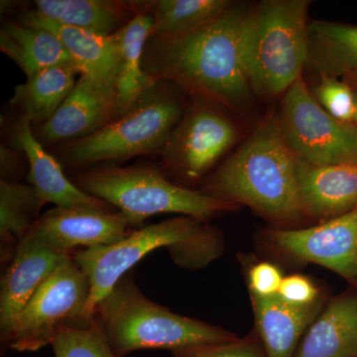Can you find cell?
<instances>
[{"label": "cell", "mask_w": 357, "mask_h": 357, "mask_svg": "<svg viewBox=\"0 0 357 357\" xmlns=\"http://www.w3.org/2000/svg\"><path fill=\"white\" fill-rule=\"evenodd\" d=\"M256 328L266 357H294L301 338L321 311V300L297 307L280 298L250 295Z\"/></svg>", "instance_id": "d6986e66"}, {"label": "cell", "mask_w": 357, "mask_h": 357, "mask_svg": "<svg viewBox=\"0 0 357 357\" xmlns=\"http://www.w3.org/2000/svg\"><path fill=\"white\" fill-rule=\"evenodd\" d=\"M81 76L74 62L63 63L27 77L14 88L10 105L31 122L33 128L50 121L76 86Z\"/></svg>", "instance_id": "7402d4cb"}, {"label": "cell", "mask_w": 357, "mask_h": 357, "mask_svg": "<svg viewBox=\"0 0 357 357\" xmlns=\"http://www.w3.org/2000/svg\"><path fill=\"white\" fill-rule=\"evenodd\" d=\"M312 93L321 107L337 121L354 124L356 91L337 77L321 76Z\"/></svg>", "instance_id": "83f0119b"}, {"label": "cell", "mask_w": 357, "mask_h": 357, "mask_svg": "<svg viewBox=\"0 0 357 357\" xmlns=\"http://www.w3.org/2000/svg\"><path fill=\"white\" fill-rule=\"evenodd\" d=\"M70 180L82 191L121 211L137 229L146 218L161 213L206 222L236 208L199 190L175 184L159 166L105 164L79 171Z\"/></svg>", "instance_id": "52a82bcc"}, {"label": "cell", "mask_w": 357, "mask_h": 357, "mask_svg": "<svg viewBox=\"0 0 357 357\" xmlns=\"http://www.w3.org/2000/svg\"><path fill=\"white\" fill-rule=\"evenodd\" d=\"M93 319L116 357L142 349L173 351L238 338L225 328L176 314L150 300L136 284L132 270L98 302Z\"/></svg>", "instance_id": "277c9868"}, {"label": "cell", "mask_w": 357, "mask_h": 357, "mask_svg": "<svg viewBox=\"0 0 357 357\" xmlns=\"http://www.w3.org/2000/svg\"><path fill=\"white\" fill-rule=\"evenodd\" d=\"M354 126L357 128V91H356V117H354Z\"/></svg>", "instance_id": "d6a6232c"}, {"label": "cell", "mask_w": 357, "mask_h": 357, "mask_svg": "<svg viewBox=\"0 0 357 357\" xmlns=\"http://www.w3.org/2000/svg\"><path fill=\"white\" fill-rule=\"evenodd\" d=\"M73 255L24 238L6 268L0 285V333L13 325L34 294Z\"/></svg>", "instance_id": "9a60e30c"}, {"label": "cell", "mask_w": 357, "mask_h": 357, "mask_svg": "<svg viewBox=\"0 0 357 357\" xmlns=\"http://www.w3.org/2000/svg\"><path fill=\"white\" fill-rule=\"evenodd\" d=\"M297 164L277 114L267 115L199 191L236 206L244 204L272 220L290 222L304 215Z\"/></svg>", "instance_id": "7a4b0ae2"}, {"label": "cell", "mask_w": 357, "mask_h": 357, "mask_svg": "<svg viewBox=\"0 0 357 357\" xmlns=\"http://www.w3.org/2000/svg\"><path fill=\"white\" fill-rule=\"evenodd\" d=\"M13 143L24 154L28 163V182L36 190L44 206H89L114 211V206L82 191L65 175L62 164L37 139L31 122L22 115L14 122Z\"/></svg>", "instance_id": "5bb4252c"}, {"label": "cell", "mask_w": 357, "mask_h": 357, "mask_svg": "<svg viewBox=\"0 0 357 357\" xmlns=\"http://www.w3.org/2000/svg\"><path fill=\"white\" fill-rule=\"evenodd\" d=\"M270 239L286 255L316 263L357 285V208L302 229H275Z\"/></svg>", "instance_id": "4fadbf2b"}, {"label": "cell", "mask_w": 357, "mask_h": 357, "mask_svg": "<svg viewBox=\"0 0 357 357\" xmlns=\"http://www.w3.org/2000/svg\"><path fill=\"white\" fill-rule=\"evenodd\" d=\"M307 67L319 77L342 79L357 91V25L311 21Z\"/></svg>", "instance_id": "44dd1931"}, {"label": "cell", "mask_w": 357, "mask_h": 357, "mask_svg": "<svg viewBox=\"0 0 357 357\" xmlns=\"http://www.w3.org/2000/svg\"><path fill=\"white\" fill-rule=\"evenodd\" d=\"M160 248H165L178 266L198 269L220 255L222 236L206 222L178 215L135 229L112 245L75 251L73 259L91 284L88 319H93L96 305L124 274Z\"/></svg>", "instance_id": "3957f363"}, {"label": "cell", "mask_w": 357, "mask_h": 357, "mask_svg": "<svg viewBox=\"0 0 357 357\" xmlns=\"http://www.w3.org/2000/svg\"><path fill=\"white\" fill-rule=\"evenodd\" d=\"M250 4L234 2L208 24L181 36L150 35L142 66L154 81L175 84L192 98H204L243 115L253 95L243 54L244 22Z\"/></svg>", "instance_id": "6da1fadb"}, {"label": "cell", "mask_w": 357, "mask_h": 357, "mask_svg": "<svg viewBox=\"0 0 357 357\" xmlns=\"http://www.w3.org/2000/svg\"><path fill=\"white\" fill-rule=\"evenodd\" d=\"M230 0H153L148 13L153 18L152 36H181L199 29L225 13Z\"/></svg>", "instance_id": "484cf974"}, {"label": "cell", "mask_w": 357, "mask_h": 357, "mask_svg": "<svg viewBox=\"0 0 357 357\" xmlns=\"http://www.w3.org/2000/svg\"><path fill=\"white\" fill-rule=\"evenodd\" d=\"M241 135L234 112L220 103L190 96L159 164L169 180L188 188L204 182L220 165Z\"/></svg>", "instance_id": "ba28073f"}, {"label": "cell", "mask_w": 357, "mask_h": 357, "mask_svg": "<svg viewBox=\"0 0 357 357\" xmlns=\"http://www.w3.org/2000/svg\"><path fill=\"white\" fill-rule=\"evenodd\" d=\"M284 276L278 266L270 262H260L251 268L248 274L250 295L269 298L277 296Z\"/></svg>", "instance_id": "4dcf8cb0"}, {"label": "cell", "mask_w": 357, "mask_h": 357, "mask_svg": "<svg viewBox=\"0 0 357 357\" xmlns=\"http://www.w3.org/2000/svg\"><path fill=\"white\" fill-rule=\"evenodd\" d=\"M55 357H116L100 325L65 326L52 342Z\"/></svg>", "instance_id": "4316f807"}, {"label": "cell", "mask_w": 357, "mask_h": 357, "mask_svg": "<svg viewBox=\"0 0 357 357\" xmlns=\"http://www.w3.org/2000/svg\"><path fill=\"white\" fill-rule=\"evenodd\" d=\"M91 284L73 255L51 275L13 325L0 333L4 351L35 352L52 344L61 328L89 325Z\"/></svg>", "instance_id": "9c48e42d"}, {"label": "cell", "mask_w": 357, "mask_h": 357, "mask_svg": "<svg viewBox=\"0 0 357 357\" xmlns=\"http://www.w3.org/2000/svg\"><path fill=\"white\" fill-rule=\"evenodd\" d=\"M0 50L27 77L54 66L73 62L56 35L15 18L6 21L0 29Z\"/></svg>", "instance_id": "603a6c76"}, {"label": "cell", "mask_w": 357, "mask_h": 357, "mask_svg": "<svg viewBox=\"0 0 357 357\" xmlns=\"http://www.w3.org/2000/svg\"><path fill=\"white\" fill-rule=\"evenodd\" d=\"M309 0H263L250 4L243 26V54L255 96H283L309 58Z\"/></svg>", "instance_id": "8992f818"}, {"label": "cell", "mask_w": 357, "mask_h": 357, "mask_svg": "<svg viewBox=\"0 0 357 357\" xmlns=\"http://www.w3.org/2000/svg\"><path fill=\"white\" fill-rule=\"evenodd\" d=\"M137 229L121 211L95 206L56 208L42 213L25 238L61 251L109 246Z\"/></svg>", "instance_id": "8fae6325"}, {"label": "cell", "mask_w": 357, "mask_h": 357, "mask_svg": "<svg viewBox=\"0 0 357 357\" xmlns=\"http://www.w3.org/2000/svg\"><path fill=\"white\" fill-rule=\"evenodd\" d=\"M297 178L304 215L328 220L357 208V162L312 165L298 159Z\"/></svg>", "instance_id": "2e32d148"}, {"label": "cell", "mask_w": 357, "mask_h": 357, "mask_svg": "<svg viewBox=\"0 0 357 357\" xmlns=\"http://www.w3.org/2000/svg\"><path fill=\"white\" fill-rule=\"evenodd\" d=\"M294 357H357V294L331 301L307 328Z\"/></svg>", "instance_id": "ffe728a7"}, {"label": "cell", "mask_w": 357, "mask_h": 357, "mask_svg": "<svg viewBox=\"0 0 357 357\" xmlns=\"http://www.w3.org/2000/svg\"><path fill=\"white\" fill-rule=\"evenodd\" d=\"M15 20L44 28L56 35L82 75L116 84L119 52L115 35L98 33L57 24L24 9Z\"/></svg>", "instance_id": "ac0fdd59"}, {"label": "cell", "mask_w": 357, "mask_h": 357, "mask_svg": "<svg viewBox=\"0 0 357 357\" xmlns=\"http://www.w3.org/2000/svg\"><path fill=\"white\" fill-rule=\"evenodd\" d=\"M171 352L173 357H266L261 342L250 337L222 344L195 345Z\"/></svg>", "instance_id": "f1b7e54d"}, {"label": "cell", "mask_w": 357, "mask_h": 357, "mask_svg": "<svg viewBox=\"0 0 357 357\" xmlns=\"http://www.w3.org/2000/svg\"><path fill=\"white\" fill-rule=\"evenodd\" d=\"M190 96L175 84L156 81L121 117L88 137L59 145L58 157L73 172L141 156H161Z\"/></svg>", "instance_id": "5b68a950"}, {"label": "cell", "mask_w": 357, "mask_h": 357, "mask_svg": "<svg viewBox=\"0 0 357 357\" xmlns=\"http://www.w3.org/2000/svg\"><path fill=\"white\" fill-rule=\"evenodd\" d=\"M153 18L148 13L147 1L146 10L138 14L114 34L119 52L116 89L123 114L156 82L148 76L142 66L145 44L151 34Z\"/></svg>", "instance_id": "cb8c5ba5"}, {"label": "cell", "mask_w": 357, "mask_h": 357, "mask_svg": "<svg viewBox=\"0 0 357 357\" xmlns=\"http://www.w3.org/2000/svg\"><path fill=\"white\" fill-rule=\"evenodd\" d=\"M29 9L40 17L112 36L146 10L147 1L133 0H35Z\"/></svg>", "instance_id": "e0dca14e"}, {"label": "cell", "mask_w": 357, "mask_h": 357, "mask_svg": "<svg viewBox=\"0 0 357 357\" xmlns=\"http://www.w3.org/2000/svg\"><path fill=\"white\" fill-rule=\"evenodd\" d=\"M122 114L116 84L82 75L55 115L33 130L44 146H59L98 132Z\"/></svg>", "instance_id": "7c38bea8"}, {"label": "cell", "mask_w": 357, "mask_h": 357, "mask_svg": "<svg viewBox=\"0 0 357 357\" xmlns=\"http://www.w3.org/2000/svg\"><path fill=\"white\" fill-rule=\"evenodd\" d=\"M24 154L15 146L1 143L0 146V175L1 180L18 182L17 178L24 172Z\"/></svg>", "instance_id": "1f68e13d"}, {"label": "cell", "mask_w": 357, "mask_h": 357, "mask_svg": "<svg viewBox=\"0 0 357 357\" xmlns=\"http://www.w3.org/2000/svg\"><path fill=\"white\" fill-rule=\"evenodd\" d=\"M31 185L0 180V261H13L21 241L27 236L43 208Z\"/></svg>", "instance_id": "d4e9b609"}, {"label": "cell", "mask_w": 357, "mask_h": 357, "mask_svg": "<svg viewBox=\"0 0 357 357\" xmlns=\"http://www.w3.org/2000/svg\"><path fill=\"white\" fill-rule=\"evenodd\" d=\"M277 297L297 307L311 306L321 299L316 285L309 278L299 274L284 277Z\"/></svg>", "instance_id": "f546056e"}, {"label": "cell", "mask_w": 357, "mask_h": 357, "mask_svg": "<svg viewBox=\"0 0 357 357\" xmlns=\"http://www.w3.org/2000/svg\"><path fill=\"white\" fill-rule=\"evenodd\" d=\"M279 128L291 151L312 165L357 162V128L328 114L301 77L282 98Z\"/></svg>", "instance_id": "30bf717a"}]
</instances>
